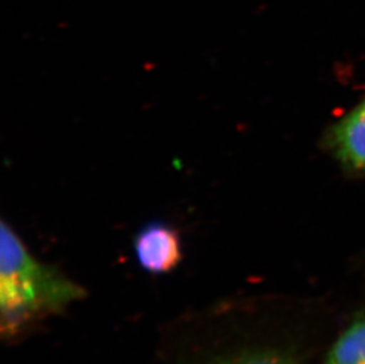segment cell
Masks as SVG:
<instances>
[{
	"mask_svg": "<svg viewBox=\"0 0 365 364\" xmlns=\"http://www.w3.org/2000/svg\"><path fill=\"white\" fill-rule=\"evenodd\" d=\"M224 364H294L287 358L277 356V355L260 354L252 355L230 361Z\"/></svg>",
	"mask_w": 365,
	"mask_h": 364,
	"instance_id": "cell-5",
	"label": "cell"
},
{
	"mask_svg": "<svg viewBox=\"0 0 365 364\" xmlns=\"http://www.w3.org/2000/svg\"><path fill=\"white\" fill-rule=\"evenodd\" d=\"M324 364H365V318L354 320L338 337Z\"/></svg>",
	"mask_w": 365,
	"mask_h": 364,
	"instance_id": "cell-4",
	"label": "cell"
},
{
	"mask_svg": "<svg viewBox=\"0 0 365 364\" xmlns=\"http://www.w3.org/2000/svg\"><path fill=\"white\" fill-rule=\"evenodd\" d=\"M329 145L343 165L365 174V98L334 124Z\"/></svg>",
	"mask_w": 365,
	"mask_h": 364,
	"instance_id": "cell-3",
	"label": "cell"
},
{
	"mask_svg": "<svg viewBox=\"0 0 365 364\" xmlns=\"http://www.w3.org/2000/svg\"><path fill=\"white\" fill-rule=\"evenodd\" d=\"M0 233V306L4 335L12 336L29 322L58 313L84 297L86 292L80 285L55 268L39 263L4 220Z\"/></svg>",
	"mask_w": 365,
	"mask_h": 364,
	"instance_id": "cell-1",
	"label": "cell"
},
{
	"mask_svg": "<svg viewBox=\"0 0 365 364\" xmlns=\"http://www.w3.org/2000/svg\"><path fill=\"white\" fill-rule=\"evenodd\" d=\"M136 261L153 275H165L175 270L182 261V245L179 232L163 221H153L135 236Z\"/></svg>",
	"mask_w": 365,
	"mask_h": 364,
	"instance_id": "cell-2",
	"label": "cell"
}]
</instances>
